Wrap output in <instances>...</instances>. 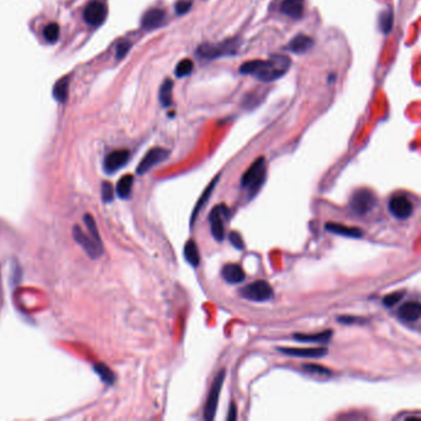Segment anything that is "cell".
Wrapping results in <instances>:
<instances>
[{"mask_svg": "<svg viewBox=\"0 0 421 421\" xmlns=\"http://www.w3.org/2000/svg\"><path fill=\"white\" fill-rule=\"evenodd\" d=\"M291 64L289 57L283 55H273L268 61H248L240 67L241 74L255 75L257 79L263 82H273L283 77Z\"/></svg>", "mask_w": 421, "mask_h": 421, "instance_id": "cell-1", "label": "cell"}, {"mask_svg": "<svg viewBox=\"0 0 421 421\" xmlns=\"http://www.w3.org/2000/svg\"><path fill=\"white\" fill-rule=\"evenodd\" d=\"M240 45H241L240 39H229L219 44H203L196 48V56L205 61L234 56L237 53Z\"/></svg>", "mask_w": 421, "mask_h": 421, "instance_id": "cell-2", "label": "cell"}, {"mask_svg": "<svg viewBox=\"0 0 421 421\" xmlns=\"http://www.w3.org/2000/svg\"><path fill=\"white\" fill-rule=\"evenodd\" d=\"M266 178V160L263 157L257 158L250 168L245 172L241 178L242 188H247L251 195H255L256 191L262 187Z\"/></svg>", "mask_w": 421, "mask_h": 421, "instance_id": "cell-3", "label": "cell"}, {"mask_svg": "<svg viewBox=\"0 0 421 421\" xmlns=\"http://www.w3.org/2000/svg\"><path fill=\"white\" fill-rule=\"evenodd\" d=\"M240 295L247 300L267 301L273 296V289L266 280H256L240 289Z\"/></svg>", "mask_w": 421, "mask_h": 421, "instance_id": "cell-4", "label": "cell"}, {"mask_svg": "<svg viewBox=\"0 0 421 421\" xmlns=\"http://www.w3.org/2000/svg\"><path fill=\"white\" fill-rule=\"evenodd\" d=\"M225 369H221L218 373V376L215 377L212 388H210V393L209 395H207L206 403H205L204 407V417L209 421L214 419L215 414H217L219 396H220L221 388H223L224 379H225Z\"/></svg>", "mask_w": 421, "mask_h": 421, "instance_id": "cell-5", "label": "cell"}, {"mask_svg": "<svg viewBox=\"0 0 421 421\" xmlns=\"http://www.w3.org/2000/svg\"><path fill=\"white\" fill-rule=\"evenodd\" d=\"M374 204H376V196L368 189H360L355 191L350 201L351 209L357 215H366L373 209Z\"/></svg>", "mask_w": 421, "mask_h": 421, "instance_id": "cell-6", "label": "cell"}, {"mask_svg": "<svg viewBox=\"0 0 421 421\" xmlns=\"http://www.w3.org/2000/svg\"><path fill=\"white\" fill-rule=\"evenodd\" d=\"M169 156V152L166 150V148H161V147H156V148H152V150L148 151L147 153H146V156L144 158H142V161L140 162L139 167H137V174L142 175L145 173H147L150 169H152L153 167L157 166V164H160L161 162L166 161L167 158H168Z\"/></svg>", "mask_w": 421, "mask_h": 421, "instance_id": "cell-7", "label": "cell"}, {"mask_svg": "<svg viewBox=\"0 0 421 421\" xmlns=\"http://www.w3.org/2000/svg\"><path fill=\"white\" fill-rule=\"evenodd\" d=\"M229 214L228 207L225 205H218L212 210L209 215L210 229H212L213 237L217 241H223L225 236V226H224V217Z\"/></svg>", "mask_w": 421, "mask_h": 421, "instance_id": "cell-8", "label": "cell"}, {"mask_svg": "<svg viewBox=\"0 0 421 421\" xmlns=\"http://www.w3.org/2000/svg\"><path fill=\"white\" fill-rule=\"evenodd\" d=\"M107 14V7L101 2L94 0V2L89 3L83 10V19L89 25L99 26L104 23Z\"/></svg>", "mask_w": 421, "mask_h": 421, "instance_id": "cell-9", "label": "cell"}, {"mask_svg": "<svg viewBox=\"0 0 421 421\" xmlns=\"http://www.w3.org/2000/svg\"><path fill=\"white\" fill-rule=\"evenodd\" d=\"M73 237L90 258H98L99 256H101L102 247L99 246L90 236L83 233L79 226L73 228Z\"/></svg>", "mask_w": 421, "mask_h": 421, "instance_id": "cell-10", "label": "cell"}, {"mask_svg": "<svg viewBox=\"0 0 421 421\" xmlns=\"http://www.w3.org/2000/svg\"><path fill=\"white\" fill-rule=\"evenodd\" d=\"M130 158V152L128 150H117L105 157L104 160V171L108 174H113L123 168L128 163Z\"/></svg>", "mask_w": 421, "mask_h": 421, "instance_id": "cell-11", "label": "cell"}, {"mask_svg": "<svg viewBox=\"0 0 421 421\" xmlns=\"http://www.w3.org/2000/svg\"><path fill=\"white\" fill-rule=\"evenodd\" d=\"M389 212L396 219H407L412 214V204L406 196H394L389 201Z\"/></svg>", "mask_w": 421, "mask_h": 421, "instance_id": "cell-12", "label": "cell"}, {"mask_svg": "<svg viewBox=\"0 0 421 421\" xmlns=\"http://www.w3.org/2000/svg\"><path fill=\"white\" fill-rule=\"evenodd\" d=\"M164 20H166L164 10L155 8V9H150L145 13L141 19V26L142 29L151 31V30H155L163 25Z\"/></svg>", "mask_w": 421, "mask_h": 421, "instance_id": "cell-13", "label": "cell"}, {"mask_svg": "<svg viewBox=\"0 0 421 421\" xmlns=\"http://www.w3.org/2000/svg\"><path fill=\"white\" fill-rule=\"evenodd\" d=\"M278 351L288 356L301 358H320L328 353V349L324 347H314V349H288V347H279Z\"/></svg>", "mask_w": 421, "mask_h": 421, "instance_id": "cell-14", "label": "cell"}, {"mask_svg": "<svg viewBox=\"0 0 421 421\" xmlns=\"http://www.w3.org/2000/svg\"><path fill=\"white\" fill-rule=\"evenodd\" d=\"M398 317L405 323H415L421 317V305L417 301H407L398 310Z\"/></svg>", "mask_w": 421, "mask_h": 421, "instance_id": "cell-15", "label": "cell"}, {"mask_svg": "<svg viewBox=\"0 0 421 421\" xmlns=\"http://www.w3.org/2000/svg\"><path fill=\"white\" fill-rule=\"evenodd\" d=\"M280 13L291 19L299 20L303 18L304 14V0H282Z\"/></svg>", "mask_w": 421, "mask_h": 421, "instance_id": "cell-16", "label": "cell"}, {"mask_svg": "<svg viewBox=\"0 0 421 421\" xmlns=\"http://www.w3.org/2000/svg\"><path fill=\"white\" fill-rule=\"evenodd\" d=\"M312 45H314V41H312L311 37L303 34H299L290 40L289 44L285 46V50L300 55V53L307 52V51L312 47Z\"/></svg>", "mask_w": 421, "mask_h": 421, "instance_id": "cell-17", "label": "cell"}, {"mask_svg": "<svg viewBox=\"0 0 421 421\" xmlns=\"http://www.w3.org/2000/svg\"><path fill=\"white\" fill-rule=\"evenodd\" d=\"M221 276H223L224 279L228 283H231V284H237V283H242L245 280V272L244 269L241 268V266L235 263L226 264V266L223 267L221 269Z\"/></svg>", "mask_w": 421, "mask_h": 421, "instance_id": "cell-18", "label": "cell"}, {"mask_svg": "<svg viewBox=\"0 0 421 421\" xmlns=\"http://www.w3.org/2000/svg\"><path fill=\"white\" fill-rule=\"evenodd\" d=\"M326 230L335 235H340V236L345 237H353V239H360V237L363 236V231L361 229L351 228V226L341 225V224L336 223L326 224Z\"/></svg>", "mask_w": 421, "mask_h": 421, "instance_id": "cell-19", "label": "cell"}, {"mask_svg": "<svg viewBox=\"0 0 421 421\" xmlns=\"http://www.w3.org/2000/svg\"><path fill=\"white\" fill-rule=\"evenodd\" d=\"M294 339L298 340L300 342H314V344H328L330 339L333 337V331L326 330L324 333H319L317 335H304V334H295Z\"/></svg>", "mask_w": 421, "mask_h": 421, "instance_id": "cell-20", "label": "cell"}, {"mask_svg": "<svg viewBox=\"0 0 421 421\" xmlns=\"http://www.w3.org/2000/svg\"><path fill=\"white\" fill-rule=\"evenodd\" d=\"M172 90H173V82L171 79H166L162 83L160 88V102L163 108L171 107L173 102V95H172Z\"/></svg>", "mask_w": 421, "mask_h": 421, "instance_id": "cell-21", "label": "cell"}, {"mask_svg": "<svg viewBox=\"0 0 421 421\" xmlns=\"http://www.w3.org/2000/svg\"><path fill=\"white\" fill-rule=\"evenodd\" d=\"M68 88H69V80L68 78L64 77L61 78L53 87V98L59 102H64L68 98Z\"/></svg>", "mask_w": 421, "mask_h": 421, "instance_id": "cell-22", "label": "cell"}, {"mask_svg": "<svg viewBox=\"0 0 421 421\" xmlns=\"http://www.w3.org/2000/svg\"><path fill=\"white\" fill-rule=\"evenodd\" d=\"M132 184H134V177L130 174L124 175V177L119 180L117 185V194L119 198L128 199L131 194Z\"/></svg>", "mask_w": 421, "mask_h": 421, "instance_id": "cell-23", "label": "cell"}, {"mask_svg": "<svg viewBox=\"0 0 421 421\" xmlns=\"http://www.w3.org/2000/svg\"><path fill=\"white\" fill-rule=\"evenodd\" d=\"M184 257L188 261V263L191 264L193 267H196L199 264L200 256H199L198 246H196L195 241H193V240H189L187 244H185Z\"/></svg>", "mask_w": 421, "mask_h": 421, "instance_id": "cell-24", "label": "cell"}, {"mask_svg": "<svg viewBox=\"0 0 421 421\" xmlns=\"http://www.w3.org/2000/svg\"><path fill=\"white\" fill-rule=\"evenodd\" d=\"M94 371H95V373L100 377V379L105 383V384H108V385L114 384L115 378L117 377H115L114 372H113L112 369L107 366V364H104L101 362L94 364Z\"/></svg>", "mask_w": 421, "mask_h": 421, "instance_id": "cell-25", "label": "cell"}, {"mask_svg": "<svg viewBox=\"0 0 421 421\" xmlns=\"http://www.w3.org/2000/svg\"><path fill=\"white\" fill-rule=\"evenodd\" d=\"M83 220H84V224H85V226H87L88 233L90 234L91 239H93L94 241H95L96 244L99 245V246L102 247L100 235H99L98 228H96V224H95V221H94L93 217H91L90 214H85L84 215V219H83Z\"/></svg>", "mask_w": 421, "mask_h": 421, "instance_id": "cell-26", "label": "cell"}, {"mask_svg": "<svg viewBox=\"0 0 421 421\" xmlns=\"http://www.w3.org/2000/svg\"><path fill=\"white\" fill-rule=\"evenodd\" d=\"M218 180H219V175H218L217 178H215L214 180H213L212 183H210V185L206 188V190L204 191L203 195H201V198L199 199V201H198V204H196L195 209L193 210V215H191V223H193V221L195 220V218H196V215H198L199 210H200L201 207H203V205H205V203H206V201H207V199H209V196H210V193H212L213 189L215 188V185H217Z\"/></svg>", "mask_w": 421, "mask_h": 421, "instance_id": "cell-27", "label": "cell"}, {"mask_svg": "<svg viewBox=\"0 0 421 421\" xmlns=\"http://www.w3.org/2000/svg\"><path fill=\"white\" fill-rule=\"evenodd\" d=\"M379 28L384 34H389L393 29V12L387 10L379 16Z\"/></svg>", "mask_w": 421, "mask_h": 421, "instance_id": "cell-28", "label": "cell"}, {"mask_svg": "<svg viewBox=\"0 0 421 421\" xmlns=\"http://www.w3.org/2000/svg\"><path fill=\"white\" fill-rule=\"evenodd\" d=\"M44 37L47 42L50 44H55L59 37V26L58 24L51 23L44 29Z\"/></svg>", "mask_w": 421, "mask_h": 421, "instance_id": "cell-29", "label": "cell"}, {"mask_svg": "<svg viewBox=\"0 0 421 421\" xmlns=\"http://www.w3.org/2000/svg\"><path fill=\"white\" fill-rule=\"evenodd\" d=\"M193 67H194V64L190 59H188V58L182 59V61L177 64V67H175V71H174L175 75H177L178 78L187 77V75H189L191 72H193Z\"/></svg>", "mask_w": 421, "mask_h": 421, "instance_id": "cell-30", "label": "cell"}, {"mask_svg": "<svg viewBox=\"0 0 421 421\" xmlns=\"http://www.w3.org/2000/svg\"><path fill=\"white\" fill-rule=\"evenodd\" d=\"M303 369L305 372L314 374H320V376H330L331 372L328 368L323 366H318V364H305L303 366Z\"/></svg>", "mask_w": 421, "mask_h": 421, "instance_id": "cell-31", "label": "cell"}, {"mask_svg": "<svg viewBox=\"0 0 421 421\" xmlns=\"http://www.w3.org/2000/svg\"><path fill=\"white\" fill-rule=\"evenodd\" d=\"M101 199L104 203H110L114 199V190L110 183L104 182L101 184Z\"/></svg>", "mask_w": 421, "mask_h": 421, "instance_id": "cell-32", "label": "cell"}, {"mask_svg": "<svg viewBox=\"0 0 421 421\" xmlns=\"http://www.w3.org/2000/svg\"><path fill=\"white\" fill-rule=\"evenodd\" d=\"M404 296V294L401 293V291H395V293H390L388 294V295L384 296V299H383V304L385 305V306L390 307L393 306V305H395L396 303H399V301L401 300V298Z\"/></svg>", "mask_w": 421, "mask_h": 421, "instance_id": "cell-33", "label": "cell"}, {"mask_svg": "<svg viewBox=\"0 0 421 421\" xmlns=\"http://www.w3.org/2000/svg\"><path fill=\"white\" fill-rule=\"evenodd\" d=\"M191 7H193V3H191V0H179V2L175 3V13H177L178 15H184L187 14L189 10L191 9Z\"/></svg>", "mask_w": 421, "mask_h": 421, "instance_id": "cell-34", "label": "cell"}, {"mask_svg": "<svg viewBox=\"0 0 421 421\" xmlns=\"http://www.w3.org/2000/svg\"><path fill=\"white\" fill-rule=\"evenodd\" d=\"M130 47H131V45L129 44V42H126V41L120 42L117 47V59H123L124 57H125V56L128 55L129 51H130Z\"/></svg>", "mask_w": 421, "mask_h": 421, "instance_id": "cell-35", "label": "cell"}, {"mask_svg": "<svg viewBox=\"0 0 421 421\" xmlns=\"http://www.w3.org/2000/svg\"><path fill=\"white\" fill-rule=\"evenodd\" d=\"M230 241H231V244H233V246L239 248V250L244 248V241H242L241 236H240L237 233L230 234Z\"/></svg>", "mask_w": 421, "mask_h": 421, "instance_id": "cell-36", "label": "cell"}, {"mask_svg": "<svg viewBox=\"0 0 421 421\" xmlns=\"http://www.w3.org/2000/svg\"><path fill=\"white\" fill-rule=\"evenodd\" d=\"M236 417H237V415H236V404L231 403L230 409H229L228 420H236Z\"/></svg>", "mask_w": 421, "mask_h": 421, "instance_id": "cell-37", "label": "cell"}]
</instances>
